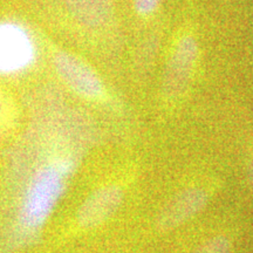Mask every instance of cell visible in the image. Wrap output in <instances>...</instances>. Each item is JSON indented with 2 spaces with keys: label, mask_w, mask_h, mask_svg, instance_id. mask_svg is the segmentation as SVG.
Instances as JSON below:
<instances>
[{
  "label": "cell",
  "mask_w": 253,
  "mask_h": 253,
  "mask_svg": "<svg viewBox=\"0 0 253 253\" xmlns=\"http://www.w3.org/2000/svg\"><path fill=\"white\" fill-rule=\"evenodd\" d=\"M198 56V43L194 37L186 36L178 40L173 48L166 72V89L170 95L184 89L194 71Z\"/></svg>",
  "instance_id": "4"
},
{
  "label": "cell",
  "mask_w": 253,
  "mask_h": 253,
  "mask_svg": "<svg viewBox=\"0 0 253 253\" xmlns=\"http://www.w3.org/2000/svg\"><path fill=\"white\" fill-rule=\"evenodd\" d=\"M15 122L14 104L6 91L0 88V132H6Z\"/></svg>",
  "instance_id": "8"
},
{
  "label": "cell",
  "mask_w": 253,
  "mask_h": 253,
  "mask_svg": "<svg viewBox=\"0 0 253 253\" xmlns=\"http://www.w3.org/2000/svg\"><path fill=\"white\" fill-rule=\"evenodd\" d=\"M53 67L63 84L84 100L99 101L106 95L102 79L90 65L67 50L53 55Z\"/></svg>",
  "instance_id": "3"
},
{
  "label": "cell",
  "mask_w": 253,
  "mask_h": 253,
  "mask_svg": "<svg viewBox=\"0 0 253 253\" xmlns=\"http://www.w3.org/2000/svg\"><path fill=\"white\" fill-rule=\"evenodd\" d=\"M63 2L73 20L89 30L104 26L112 15V0H63Z\"/></svg>",
  "instance_id": "7"
},
{
  "label": "cell",
  "mask_w": 253,
  "mask_h": 253,
  "mask_svg": "<svg viewBox=\"0 0 253 253\" xmlns=\"http://www.w3.org/2000/svg\"><path fill=\"white\" fill-rule=\"evenodd\" d=\"M209 195L201 188L183 190L162 209L157 225L162 230H171L197 214L208 203Z\"/></svg>",
  "instance_id": "6"
},
{
  "label": "cell",
  "mask_w": 253,
  "mask_h": 253,
  "mask_svg": "<svg viewBox=\"0 0 253 253\" xmlns=\"http://www.w3.org/2000/svg\"><path fill=\"white\" fill-rule=\"evenodd\" d=\"M161 2L162 0H134V8L142 17H149L157 11Z\"/></svg>",
  "instance_id": "10"
},
{
  "label": "cell",
  "mask_w": 253,
  "mask_h": 253,
  "mask_svg": "<svg viewBox=\"0 0 253 253\" xmlns=\"http://www.w3.org/2000/svg\"><path fill=\"white\" fill-rule=\"evenodd\" d=\"M248 175H249V181H250V184H251V185H252V188H253V161H252L251 163H250V166H249Z\"/></svg>",
  "instance_id": "11"
},
{
  "label": "cell",
  "mask_w": 253,
  "mask_h": 253,
  "mask_svg": "<svg viewBox=\"0 0 253 253\" xmlns=\"http://www.w3.org/2000/svg\"><path fill=\"white\" fill-rule=\"evenodd\" d=\"M39 58V42L31 27L19 19H0V78L27 74Z\"/></svg>",
  "instance_id": "2"
},
{
  "label": "cell",
  "mask_w": 253,
  "mask_h": 253,
  "mask_svg": "<svg viewBox=\"0 0 253 253\" xmlns=\"http://www.w3.org/2000/svg\"><path fill=\"white\" fill-rule=\"evenodd\" d=\"M194 253H231V243L226 237H213L199 246Z\"/></svg>",
  "instance_id": "9"
},
{
  "label": "cell",
  "mask_w": 253,
  "mask_h": 253,
  "mask_svg": "<svg viewBox=\"0 0 253 253\" xmlns=\"http://www.w3.org/2000/svg\"><path fill=\"white\" fill-rule=\"evenodd\" d=\"M77 155L65 149L41 157L21 185L14 212V230L28 240L40 232L55 210L77 168Z\"/></svg>",
  "instance_id": "1"
},
{
  "label": "cell",
  "mask_w": 253,
  "mask_h": 253,
  "mask_svg": "<svg viewBox=\"0 0 253 253\" xmlns=\"http://www.w3.org/2000/svg\"><path fill=\"white\" fill-rule=\"evenodd\" d=\"M123 202V190L118 185H107L95 190L78 212V223L82 227L100 225L113 216Z\"/></svg>",
  "instance_id": "5"
}]
</instances>
